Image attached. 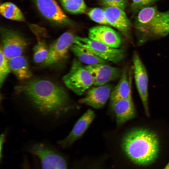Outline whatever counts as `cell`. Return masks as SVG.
<instances>
[{"mask_svg":"<svg viewBox=\"0 0 169 169\" xmlns=\"http://www.w3.org/2000/svg\"><path fill=\"white\" fill-rule=\"evenodd\" d=\"M14 90L43 115L58 117L72 108L65 89L51 80L32 78L16 85Z\"/></svg>","mask_w":169,"mask_h":169,"instance_id":"obj_1","label":"cell"},{"mask_svg":"<svg viewBox=\"0 0 169 169\" xmlns=\"http://www.w3.org/2000/svg\"><path fill=\"white\" fill-rule=\"evenodd\" d=\"M121 145L130 159L141 165L153 163L157 158L159 151L157 135L145 129H136L129 131L123 138Z\"/></svg>","mask_w":169,"mask_h":169,"instance_id":"obj_2","label":"cell"},{"mask_svg":"<svg viewBox=\"0 0 169 169\" xmlns=\"http://www.w3.org/2000/svg\"><path fill=\"white\" fill-rule=\"evenodd\" d=\"M135 25L138 45L165 36L169 34V10L161 12L154 7L144 8L139 11Z\"/></svg>","mask_w":169,"mask_h":169,"instance_id":"obj_3","label":"cell"},{"mask_svg":"<svg viewBox=\"0 0 169 169\" xmlns=\"http://www.w3.org/2000/svg\"><path fill=\"white\" fill-rule=\"evenodd\" d=\"M62 80L66 86L76 94L81 95L93 85L92 77L89 71L78 60H74L70 69Z\"/></svg>","mask_w":169,"mask_h":169,"instance_id":"obj_4","label":"cell"},{"mask_svg":"<svg viewBox=\"0 0 169 169\" xmlns=\"http://www.w3.org/2000/svg\"><path fill=\"white\" fill-rule=\"evenodd\" d=\"M0 49L7 59L22 55L28 45L25 37L18 31L3 27L0 28Z\"/></svg>","mask_w":169,"mask_h":169,"instance_id":"obj_5","label":"cell"},{"mask_svg":"<svg viewBox=\"0 0 169 169\" xmlns=\"http://www.w3.org/2000/svg\"><path fill=\"white\" fill-rule=\"evenodd\" d=\"M74 43L87 49L100 58L114 63L120 62L124 57L123 49L112 48L88 38L75 35Z\"/></svg>","mask_w":169,"mask_h":169,"instance_id":"obj_6","label":"cell"},{"mask_svg":"<svg viewBox=\"0 0 169 169\" xmlns=\"http://www.w3.org/2000/svg\"><path fill=\"white\" fill-rule=\"evenodd\" d=\"M29 150L39 159L42 169H67L63 158L45 144H35L30 146Z\"/></svg>","mask_w":169,"mask_h":169,"instance_id":"obj_7","label":"cell"},{"mask_svg":"<svg viewBox=\"0 0 169 169\" xmlns=\"http://www.w3.org/2000/svg\"><path fill=\"white\" fill-rule=\"evenodd\" d=\"M75 35L69 31L62 34L49 47L48 54L43 64L46 66L53 65L65 59L71 46L74 44Z\"/></svg>","mask_w":169,"mask_h":169,"instance_id":"obj_8","label":"cell"},{"mask_svg":"<svg viewBox=\"0 0 169 169\" xmlns=\"http://www.w3.org/2000/svg\"><path fill=\"white\" fill-rule=\"evenodd\" d=\"M41 14L55 25H68L70 22L56 0H31Z\"/></svg>","mask_w":169,"mask_h":169,"instance_id":"obj_9","label":"cell"},{"mask_svg":"<svg viewBox=\"0 0 169 169\" xmlns=\"http://www.w3.org/2000/svg\"><path fill=\"white\" fill-rule=\"evenodd\" d=\"M133 70L136 88L146 113L149 115L148 103V77L145 67L138 53L133 55Z\"/></svg>","mask_w":169,"mask_h":169,"instance_id":"obj_10","label":"cell"},{"mask_svg":"<svg viewBox=\"0 0 169 169\" xmlns=\"http://www.w3.org/2000/svg\"><path fill=\"white\" fill-rule=\"evenodd\" d=\"M90 73L93 81V85L101 86L120 77L121 71L116 67L106 64L88 65L85 66Z\"/></svg>","mask_w":169,"mask_h":169,"instance_id":"obj_11","label":"cell"},{"mask_svg":"<svg viewBox=\"0 0 169 169\" xmlns=\"http://www.w3.org/2000/svg\"><path fill=\"white\" fill-rule=\"evenodd\" d=\"M88 38L110 47L119 48L122 43V39L117 32L112 28L105 25L93 27L88 31Z\"/></svg>","mask_w":169,"mask_h":169,"instance_id":"obj_12","label":"cell"},{"mask_svg":"<svg viewBox=\"0 0 169 169\" xmlns=\"http://www.w3.org/2000/svg\"><path fill=\"white\" fill-rule=\"evenodd\" d=\"M112 89V85L108 84L102 86H95L88 89L85 96L80 99L79 102L95 108H101L110 98Z\"/></svg>","mask_w":169,"mask_h":169,"instance_id":"obj_13","label":"cell"},{"mask_svg":"<svg viewBox=\"0 0 169 169\" xmlns=\"http://www.w3.org/2000/svg\"><path fill=\"white\" fill-rule=\"evenodd\" d=\"M95 117L94 112L88 110L78 120L69 134L65 138L58 142L62 147L72 144L83 135L91 124Z\"/></svg>","mask_w":169,"mask_h":169,"instance_id":"obj_14","label":"cell"},{"mask_svg":"<svg viewBox=\"0 0 169 169\" xmlns=\"http://www.w3.org/2000/svg\"><path fill=\"white\" fill-rule=\"evenodd\" d=\"M104 9L109 25L127 34L130 29L131 23L124 10L112 7H105Z\"/></svg>","mask_w":169,"mask_h":169,"instance_id":"obj_15","label":"cell"},{"mask_svg":"<svg viewBox=\"0 0 169 169\" xmlns=\"http://www.w3.org/2000/svg\"><path fill=\"white\" fill-rule=\"evenodd\" d=\"M111 103V106L116 117L118 126H120L135 116L136 110L132 98Z\"/></svg>","mask_w":169,"mask_h":169,"instance_id":"obj_16","label":"cell"},{"mask_svg":"<svg viewBox=\"0 0 169 169\" xmlns=\"http://www.w3.org/2000/svg\"><path fill=\"white\" fill-rule=\"evenodd\" d=\"M131 73L130 70L128 75L126 69L123 71L118 83L111 92L110 97V102L132 98Z\"/></svg>","mask_w":169,"mask_h":169,"instance_id":"obj_17","label":"cell"},{"mask_svg":"<svg viewBox=\"0 0 169 169\" xmlns=\"http://www.w3.org/2000/svg\"><path fill=\"white\" fill-rule=\"evenodd\" d=\"M11 71L17 79L22 81L32 78V72L26 59L21 55L8 60Z\"/></svg>","mask_w":169,"mask_h":169,"instance_id":"obj_18","label":"cell"},{"mask_svg":"<svg viewBox=\"0 0 169 169\" xmlns=\"http://www.w3.org/2000/svg\"><path fill=\"white\" fill-rule=\"evenodd\" d=\"M70 50L81 62L87 65L106 64L108 61L99 57L87 49L74 44Z\"/></svg>","mask_w":169,"mask_h":169,"instance_id":"obj_19","label":"cell"},{"mask_svg":"<svg viewBox=\"0 0 169 169\" xmlns=\"http://www.w3.org/2000/svg\"><path fill=\"white\" fill-rule=\"evenodd\" d=\"M0 13L3 17L10 20L22 22L25 21L20 10L15 4L11 2H5L1 4Z\"/></svg>","mask_w":169,"mask_h":169,"instance_id":"obj_20","label":"cell"},{"mask_svg":"<svg viewBox=\"0 0 169 169\" xmlns=\"http://www.w3.org/2000/svg\"><path fill=\"white\" fill-rule=\"evenodd\" d=\"M64 8L67 12L73 14L85 13L87 7L84 0H60Z\"/></svg>","mask_w":169,"mask_h":169,"instance_id":"obj_21","label":"cell"},{"mask_svg":"<svg viewBox=\"0 0 169 169\" xmlns=\"http://www.w3.org/2000/svg\"><path fill=\"white\" fill-rule=\"evenodd\" d=\"M38 40L33 49V59L36 63H43L48 55L49 47L44 40L39 39Z\"/></svg>","mask_w":169,"mask_h":169,"instance_id":"obj_22","label":"cell"},{"mask_svg":"<svg viewBox=\"0 0 169 169\" xmlns=\"http://www.w3.org/2000/svg\"><path fill=\"white\" fill-rule=\"evenodd\" d=\"M89 17L93 21L103 25H109L106 18L104 9L95 8H92L88 13Z\"/></svg>","mask_w":169,"mask_h":169,"instance_id":"obj_23","label":"cell"},{"mask_svg":"<svg viewBox=\"0 0 169 169\" xmlns=\"http://www.w3.org/2000/svg\"><path fill=\"white\" fill-rule=\"evenodd\" d=\"M11 72L8 60L5 57L2 50H0V86L2 87L7 76Z\"/></svg>","mask_w":169,"mask_h":169,"instance_id":"obj_24","label":"cell"},{"mask_svg":"<svg viewBox=\"0 0 169 169\" xmlns=\"http://www.w3.org/2000/svg\"><path fill=\"white\" fill-rule=\"evenodd\" d=\"M100 3L105 7H115L124 10L127 3L126 0H100Z\"/></svg>","mask_w":169,"mask_h":169,"instance_id":"obj_25","label":"cell"},{"mask_svg":"<svg viewBox=\"0 0 169 169\" xmlns=\"http://www.w3.org/2000/svg\"><path fill=\"white\" fill-rule=\"evenodd\" d=\"M132 6L135 9H141L152 3L156 0H132Z\"/></svg>","mask_w":169,"mask_h":169,"instance_id":"obj_26","label":"cell"},{"mask_svg":"<svg viewBox=\"0 0 169 169\" xmlns=\"http://www.w3.org/2000/svg\"><path fill=\"white\" fill-rule=\"evenodd\" d=\"M6 133H7L6 132V131L2 133L1 134V136H0V158L1 159L2 158V147H3V145L5 139V138L6 135Z\"/></svg>","mask_w":169,"mask_h":169,"instance_id":"obj_27","label":"cell"},{"mask_svg":"<svg viewBox=\"0 0 169 169\" xmlns=\"http://www.w3.org/2000/svg\"><path fill=\"white\" fill-rule=\"evenodd\" d=\"M163 169H169V161Z\"/></svg>","mask_w":169,"mask_h":169,"instance_id":"obj_28","label":"cell"}]
</instances>
